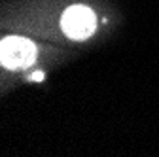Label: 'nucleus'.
<instances>
[{"label":"nucleus","instance_id":"nucleus-2","mask_svg":"<svg viewBox=\"0 0 159 157\" xmlns=\"http://www.w3.org/2000/svg\"><path fill=\"white\" fill-rule=\"evenodd\" d=\"M95 25H97L95 13L87 6H82V4L70 6L63 13V19H61L63 32L72 40H84V38L91 36L95 30Z\"/></svg>","mask_w":159,"mask_h":157},{"label":"nucleus","instance_id":"nucleus-1","mask_svg":"<svg viewBox=\"0 0 159 157\" xmlns=\"http://www.w3.org/2000/svg\"><path fill=\"white\" fill-rule=\"evenodd\" d=\"M36 59V47L30 40L19 36H8L0 44V63L4 68H25Z\"/></svg>","mask_w":159,"mask_h":157},{"label":"nucleus","instance_id":"nucleus-3","mask_svg":"<svg viewBox=\"0 0 159 157\" xmlns=\"http://www.w3.org/2000/svg\"><path fill=\"white\" fill-rule=\"evenodd\" d=\"M30 80H34V82H40V80H44V74L42 72H36V74H32V78Z\"/></svg>","mask_w":159,"mask_h":157}]
</instances>
